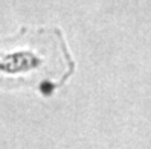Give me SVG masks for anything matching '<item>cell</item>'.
Wrapping results in <instances>:
<instances>
[{"label": "cell", "mask_w": 151, "mask_h": 149, "mask_svg": "<svg viewBox=\"0 0 151 149\" xmlns=\"http://www.w3.org/2000/svg\"><path fill=\"white\" fill-rule=\"evenodd\" d=\"M67 64L64 43L54 31L26 29L0 40V88L40 87L64 79Z\"/></svg>", "instance_id": "cell-1"}]
</instances>
